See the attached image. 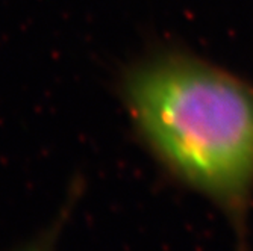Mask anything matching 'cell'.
I'll return each mask as SVG.
<instances>
[{
  "label": "cell",
  "instance_id": "2",
  "mask_svg": "<svg viewBox=\"0 0 253 251\" xmlns=\"http://www.w3.org/2000/svg\"><path fill=\"white\" fill-rule=\"evenodd\" d=\"M31 251H45L44 248H38V250H31Z\"/></svg>",
  "mask_w": 253,
  "mask_h": 251
},
{
  "label": "cell",
  "instance_id": "1",
  "mask_svg": "<svg viewBox=\"0 0 253 251\" xmlns=\"http://www.w3.org/2000/svg\"><path fill=\"white\" fill-rule=\"evenodd\" d=\"M136 138L174 183L223 214L247 251L253 209V80L185 44L159 42L122 74Z\"/></svg>",
  "mask_w": 253,
  "mask_h": 251
}]
</instances>
